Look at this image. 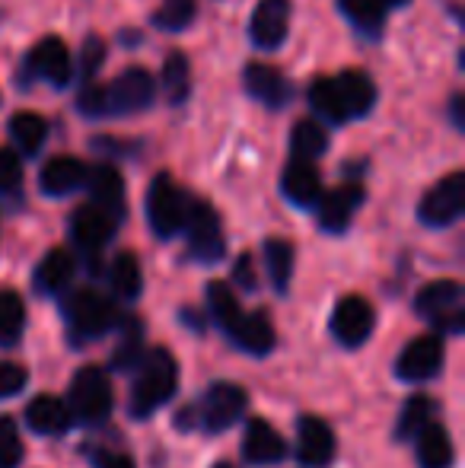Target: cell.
I'll list each match as a JSON object with an SVG mask.
<instances>
[{"label":"cell","mask_w":465,"mask_h":468,"mask_svg":"<svg viewBox=\"0 0 465 468\" xmlns=\"http://www.w3.org/2000/svg\"><path fill=\"white\" fill-rule=\"evenodd\" d=\"M443 360H447V345L443 335H421L408 341L396 360V376L402 382H428L440 376Z\"/></svg>","instance_id":"30bf717a"},{"label":"cell","mask_w":465,"mask_h":468,"mask_svg":"<svg viewBox=\"0 0 465 468\" xmlns=\"http://www.w3.org/2000/svg\"><path fill=\"white\" fill-rule=\"evenodd\" d=\"M227 338H230L239 351L252 354V357H265V354L274 351L278 335H274V325H271V319H268V313H242V319L236 322V328Z\"/></svg>","instance_id":"cb8c5ba5"},{"label":"cell","mask_w":465,"mask_h":468,"mask_svg":"<svg viewBox=\"0 0 465 468\" xmlns=\"http://www.w3.org/2000/svg\"><path fill=\"white\" fill-rule=\"evenodd\" d=\"M261 255H265V268H268V278H271L274 290L287 293V287H291V281H293V242L274 236V239L265 242Z\"/></svg>","instance_id":"4dcf8cb0"},{"label":"cell","mask_w":465,"mask_h":468,"mask_svg":"<svg viewBox=\"0 0 465 468\" xmlns=\"http://www.w3.org/2000/svg\"><path fill=\"white\" fill-rule=\"evenodd\" d=\"M329 150V131L322 128L312 118H303V122L293 124L291 131V154L293 160H316Z\"/></svg>","instance_id":"f546056e"},{"label":"cell","mask_w":465,"mask_h":468,"mask_svg":"<svg viewBox=\"0 0 465 468\" xmlns=\"http://www.w3.org/2000/svg\"><path fill=\"white\" fill-rule=\"evenodd\" d=\"M453 124H456V131H465V122H462V96H453Z\"/></svg>","instance_id":"f6af8a7d"},{"label":"cell","mask_w":465,"mask_h":468,"mask_svg":"<svg viewBox=\"0 0 465 468\" xmlns=\"http://www.w3.org/2000/svg\"><path fill=\"white\" fill-rule=\"evenodd\" d=\"M160 87L173 105H182L192 93V64L182 51H169L160 70Z\"/></svg>","instance_id":"f1b7e54d"},{"label":"cell","mask_w":465,"mask_h":468,"mask_svg":"<svg viewBox=\"0 0 465 468\" xmlns=\"http://www.w3.org/2000/svg\"><path fill=\"white\" fill-rule=\"evenodd\" d=\"M64 319H68L70 338H74L77 345H83V341L106 338L115 328L118 313L109 296L83 287V290H74V293L64 300Z\"/></svg>","instance_id":"277c9868"},{"label":"cell","mask_w":465,"mask_h":468,"mask_svg":"<svg viewBox=\"0 0 465 468\" xmlns=\"http://www.w3.org/2000/svg\"><path fill=\"white\" fill-rule=\"evenodd\" d=\"M335 452H338V440L322 418H312V414L300 418V424H297V459L300 463L306 468H325V465H332Z\"/></svg>","instance_id":"5bb4252c"},{"label":"cell","mask_w":465,"mask_h":468,"mask_svg":"<svg viewBox=\"0 0 465 468\" xmlns=\"http://www.w3.org/2000/svg\"><path fill=\"white\" fill-rule=\"evenodd\" d=\"M115 405V392L109 373L102 367H80L70 379V395H68V408L77 420L83 424H102V420L112 414Z\"/></svg>","instance_id":"5b68a950"},{"label":"cell","mask_w":465,"mask_h":468,"mask_svg":"<svg viewBox=\"0 0 465 468\" xmlns=\"http://www.w3.org/2000/svg\"><path fill=\"white\" fill-rule=\"evenodd\" d=\"M287 32H291V0H259L248 19V36L255 48H280L287 42Z\"/></svg>","instance_id":"4fadbf2b"},{"label":"cell","mask_w":465,"mask_h":468,"mask_svg":"<svg viewBox=\"0 0 465 468\" xmlns=\"http://www.w3.org/2000/svg\"><path fill=\"white\" fill-rule=\"evenodd\" d=\"M364 197H366V191L364 186H357V182L332 188L329 195H319V201H316L319 227H322L325 233H344V229L351 227L354 214L360 210V204H364Z\"/></svg>","instance_id":"9a60e30c"},{"label":"cell","mask_w":465,"mask_h":468,"mask_svg":"<svg viewBox=\"0 0 465 468\" xmlns=\"http://www.w3.org/2000/svg\"><path fill=\"white\" fill-rule=\"evenodd\" d=\"M434 414H437V405H434V399H430V395H411V399L405 401L402 414H398L396 437L398 440H415L417 431L434 420Z\"/></svg>","instance_id":"e575fe53"},{"label":"cell","mask_w":465,"mask_h":468,"mask_svg":"<svg viewBox=\"0 0 465 468\" xmlns=\"http://www.w3.org/2000/svg\"><path fill=\"white\" fill-rule=\"evenodd\" d=\"M74 424V414H70L68 401L58 399L51 392H42L26 405V427L38 437H61Z\"/></svg>","instance_id":"ac0fdd59"},{"label":"cell","mask_w":465,"mask_h":468,"mask_svg":"<svg viewBox=\"0 0 465 468\" xmlns=\"http://www.w3.org/2000/svg\"><path fill=\"white\" fill-rule=\"evenodd\" d=\"M280 191L297 207H316L319 195H322V176L312 166V160H293L280 176Z\"/></svg>","instance_id":"7402d4cb"},{"label":"cell","mask_w":465,"mask_h":468,"mask_svg":"<svg viewBox=\"0 0 465 468\" xmlns=\"http://www.w3.org/2000/svg\"><path fill=\"white\" fill-rule=\"evenodd\" d=\"M10 134L23 154H38L45 137H48V122L42 115H36V112H16L10 118Z\"/></svg>","instance_id":"836d02e7"},{"label":"cell","mask_w":465,"mask_h":468,"mask_svg":"<svg viewBox=\"0 0 465 468\" xmlns=\"http://www.w3.org/2000/svg\"><path fill=\"white\" fill-rule=\"evenodd\" d=\"M115 217L109 210H102L100 204H83V207L74 210L70 217V236L74 242L83 249V252H100L109 239L115 236Z\"/></svg>","instance_id":"2e32d148"},{"label":"cell","mask_w":465,"mask_h":468,"mask_svg":"<svg viewBox=\"0 0 465 468\" xmlns=\"http://www.w3.org/2000/svg\"><path fill=\"white\" fill-rule=\"evenodd\" d=\"M233 278H236V283H239V287H246V290L259 287V278H255V268H252V255H239V259H236Z\"/></svg>","instance_id":"ee69618b"},{"label":"cell","mask_w":465,"mask_h":468,"mask_svg":"<svg viewBox=\"0 0 465 468\" xmlns=\"http://www.w3.org/2000/svg\"><path fill=\"white\" fill-rule=\"evenodd\" d=\"M90 450H93V446H90ZM90 459H93L96 468H137L131 456H124V452H112V450H93L90 452Z\"/></svg>","instance_id":"7bdbcfd3"},{"label":"cell","mask_w":465,"mask_h":468,"mask_svg":"<svg viewBox=\"0 0 465 468\" xmlns=\"http://www.w3.org/2000/svg\"><path fill=\"white\" fill-rule=\"evenodd\" d=\"M415 313L424 315L440 335H460L465 325L462 309V283L460 281H430L428 287L417 290Z\"/></svg>","instance_id":"8992f818"},{"label":"cell","mask_w":465,"mask_h":468,"mask_svg":"<svg viewBox=\"0 0 465 468\" xmlns=\"http://www.w3.org/2000/svg\"><path fill=\"white\" fill-rule=\"evenodd\" d=\"M248 392L236 382H211L205 395L198 399V405L185 408V411L175 418L179 431H192L201 427L205 433H227L236 420L246 414Z\"/></svg>","instance_id":"3957f363"},{"label":"cell","mask_w":465,"mask_h":468,"mask_svg":"<svg viewBox=\"0 0 465 468\" xmlns=\"http://www.w3.org/2000/svg\"><path fill=\"white\" fill-rule=\"evenodd\" d=\"M332 335L342 347H360L373 335L376 325V313H373L370 300L351 293L344 300H338V306L332 309Z\"/></svg>","instance_id":"7c38bea8"},{"label":"cell","mask_w":465,"mask_h":468,"mask_svg":"<svg viewBox=\"0 0 465 468\" xmlns=\"http://www.w3.org/2000/svg\"><path fill=\"white\" fill-rule=\"evenodd\" d=\"M109 96V115H134L153 105L156 99V80L150 70L143 68H128L118 74L112 87H106Z\"/></svg>","instance_id":"8fae6325"},{"label":"cell","mask_w":465,"mask_h":468,"mask_svg":"<svg viewBox=\"0 0 465 468\" xmlns=\"http://www.w3.org/2000/svg\"><path fill=\"white\" fill-rule=\"evenodd\" d=\"M109 287L118 300L134 303L143 290V271H141V259L134 252H118L109 265Z\"/></svg>","instance_id":"4316f807"},{"label":"cell","mask_w":465,"mask_h":468,"mask_svg":"<svg viewBox=\"0 0 465 468\" xmlns=\"http://www.w3.org/2000/svg\"><path fill=\"white\" fill-rule=\"evenodd\" d=\"M87 173H90L87 163L70 154H61V156H51L42 166L38 186H42V191L48 197H64V195H70V191L87 186Z\"/></svg>","instance_id":"ffe728a7"},{"label":"cell","mask_w":465,"mask_h":468,"mask_svg":"<svg viewBox=\"0 0 465 468\" xmlns=\"http://www.w3.org/2000/svg\"><path fill=\"white\" fill-rule=\"evenodd\" d=\"M242 83H246V93L255 99V102L268 105V109H280V105L291 102V83L271 64H248L246 74H242Z\"/></svg>","instance_id":"d6986e66"},{"label":"cell","mask_w":465,"mask_h":468,"mask_svg":"<svg viewBox=\"0 0 465 468\" xmlns=\"http://www.w3.org/2000/svg\"><path fill=\"white\" fill-rule=\"evenodd\" d=\"M26 450L23 437H19V427L10 414H0V468H19Z\"/></svg>","instance_id":"74e56055"},{"label":"cell","mask_w":465,"mask_h":468,"mask_svg":"<svg viewBox=\"0 0 465 468\" xmlns=\"http://www.w3.org/2000/svg\"><path fill=\"white\" fill-rule=\"evenodd\" d=\"M19 186H23V160H19L16 150L0 147V191L13 195Z\"/></svg>","instance_id":"f35d334b"},{"label":"cell","mask_w":465,"mask_h":468,"mask_svg":"<svg viewBox=\"0 0 465 468\" xmlns=\"http://www.w3.org/2000/svg\"><path fill=\"white\" fill-rule=\"evenodd\" d=\"M214 468H236V465H230V463H217V465H214Z\"/></svg>","instance_id":"bcb514c9"},{"label":"cell","mask_w":465,"mask_h":468,"mask_svg":"<svg viewBox=\"0 0 465 468\" xmlns=\"http://www.w3.org/2000/svg\"><path fill=\"white\" fill-rule=\"evenodd\" d=\"M143 357V325L141 319H128L122 328V338H118V347H115V357H112V367L115 370H134Z\"/></svg>","instance_id":"d590c367"},{"label":"cell","mask_w":465,"mask_h":468,"mask_svg":"<svg viewBox=\"0 0 465 468\" xmlns=\"http://www.w3.org/2000/svg\"><path fill=\"white\" fill-rule=\"evenodd\" d=\"M26 370L19 364H10V360H0V399H10V395H19L26 388Z\"/></svg>","instance_id":"60d3db41"},{"label":"cell","mask_w":465,"mask_h":468,"mask_svg":"<svg viewBox=\"0 0 465 468\" xmlns=\"http://www.w3.org/2000/svg\"><path fill=\"white\" fill-rule=\"evenodd\" d=\"M310 102L325 122L344 124L364 118L376 102V87L364 70H342L338 77H322L310 87Z\"/></svg>","instance_id":"6da1fadb"},{"label":"cell","mask_w":465,"mask_h":468,"mask_svg":"<svg viewBox=\"0 0 465 468\" xmlns=\"http://www.w3.org/2000/svg\"><path fill=\"white\" fill-rule=\"evenodd\" d=\"M185 210L188 201L179 191V186L173 182L169 173H160L147 188V220L153 236L160 239H173L182 233V223H185Z\"/></svg>","instance_id":"ba28073f"},{"label":"cell","mask_w":465,"mask_h":468,"mask_svg":"<svg viewBox=\"0 0 465 468\" xmlns=\"http://www.w3.org/2000/svg\"><path fill=\"white\" fill-rule=\"evenodd\" d=\"M26 328V303L16 290H0V345L13 347L23 338Z\"/></svg>","instance_id":"1f68e13d"},{"label":"cell","mask_w":465,"mask_h":468,"mask_svg":"<svg viewBox=\"0 0 465 468\" xmlns=\"http://www.w3.org/2000/svg\"><path fill=\"white\" fill-rule=\"evenodd\" d=\"M77 109H80L87 118H106L109 115L106 87H100V83H87V87H83V93L77 96Z\"/></svg>","instance_id":"ab89813d"},{"label":"cell","mask_w":465,"mask_h":468,"mask_svg":"<svg viewBox=\"0 0 465 468\" xmlns=\"http://www.w3.org/2000/svg\"><path fill=\"white\" fill-rule=\"evenodd\" d=\"M402 4L405 0H342V10L357 29L376 32L379 26H383L386 13H389L392 6H402Z\"/></svg>","instance_id":"d6a6232c"},{"label":"cell","mask_w":465,"mask_h":468,"mask_svg":"<svg viewBox=\"0 0 465 468\" xmlns=\"http://www.w3.org/2000/svg\"><path fill=\"white\" fill-rule=\"evenodd\" d=\"M29 68L36 77L55 83V87H64L70 80V51L64 45V38L58 36H45L42 42L32 45L29 51Z\"/></svg>","instance_id":"44dd1931"},{"label":"cell","mask_w":465,"mask_h":468,"mask_svg":"<svg viewBox=\"0 0 465 468\" xmlns=\"http://www.w3.org/2000/svg\"><path fill=\"white\" fill-rule=\"evenodd\" d=\"M77 274V261L74 255L68 252V249H51L48 255H45L42 261H38L36 268V290L45 296H58L68 290V283L74 281Z\"/></svg>","instance_id":"d4e9b609"},{"label":"cell","mask_w":465,"mask_h":468,"mask_svg":"<svg viewBox=\"0 0 465 468\" xmlns=\"http://www.w3.org/2000/svg\"><path fill=\"white\" fill-rule=\"evenodd\" d=\"M134 382H131L128 411L131 418L143 420L156 414L179 388V364L166 347H150L143 351L141 364L134 367Z\"/></svg>","instance_id":"7a4b0ae2"},{"label":"cell","mask_w":465,"mask_h":468,"mask_svg":"<svg viewBox=\"0 0 465 468\" xmlns=\"http://www.w3.org/2000/svg\"><path fill=\"white\" fill-rule=\"evenodd\" d=\"M465 210V173H449L437 182L428 195L421 197V207H417V217H421L424 227H453Z\"/></svg>","instance_id":"9c48e42d"},{"label":"cell","mask_w":465,"mask_h":468,"mask_svg":"<svg viewBox=\"0 0 465 468\" xmlns=\"http://www.w3.org/2000/svg\"><path fill=\"white\" fill-rule=\"evenodd\" d=\"M102 61H106V45H102V38H96V36H90L87 38V45H83V61H80V70H83V77H93L96 70L102 68Z\"/></svg>","instance_id":"b9f144b4"},{"label":"cell","mask_w":465,"mask_h":468,"mask_svg":"<svg viewBox=\"0 0 465 468\" xmlns=\"http://www.w3.org/2000/svg\"><path fill=\"white\" fill-rule=\"evenodd\" d=\"M87 186H90V195H93V204H100L102 210L122 220L124 217V179L115 166L102 163V166L90 169L87 173Z\"/></svg>","instance_id":"484cf974"},{"label":"cell","mask_w":465,"mask_h":468,"mask_svg":"<svg viewBox=\"0 0 465 468\" xmlns=\"http://www.w3.org/2000/svg\"><path fill=\"white\" fill-rule=\"evenodd\" d=\"M411 443L417 450V468H453L456 463L453 437H449V431L440 420L424 424Z\"/></svg>","instance_id":"603a6c76"},{"label":"cell","mask_w":465,"mask_h":468,"mask_svg":"<svg viewBox=\"0 0 465 468\" xmlns=\"http://www.w3.org/2000/svg\"><path fill=\"white\" fill-rule=\"evenodd\" d=\"M188 236V255L201 265H214L224 259L227 239H224V223L220 214L214 210V204L207 201H188L185 223H182Z\"/></svg>","instance_id":"52a82bcc"},{"label":"cell","mask_w":465,"mask_h":468,"mask_svg":"<svg viewBox=\"0 0 465 468\" xmlns=\"http://www.w3.org/2000/svg\"><path fill=\"white\" fill-rule=\"evenodd\" d=\"M198 16V0H163L153 13V26L166 32H185Z\"/></svg>","instance_id":"8d00e7d4"},{"label":"cell","mask_w":465,"mask_h":468,"mask_svg":"<svg viewBox=\"0 0 465 468\" xmlns=\"http://www.w3.org/2000/svg\"><path fill=\"white\" fill-rule=\"evenodd\" d=\"M205 293H207V313H211L214 325L224 335H230L236 328V322L242 319V306H239V300H236L233 287L227 281H211L205 287Z\"/></svg>","instance_id":"83f0119b"},{"label":"cell","mask_w":465,"mask_h":468,"mask_svg":"<svg viewBox=\"0 0 465 468\" xmlns=\"http://www.w3.org/2000/svg\"><path fill=\"white\" fill-rule=\"evenodd\" d=\"M242 456L252 465H278L287 459V440L271 427V420L252 418L242 433Z\"/></svg>","instance_id":"e0dca14e"}]
</instances>
